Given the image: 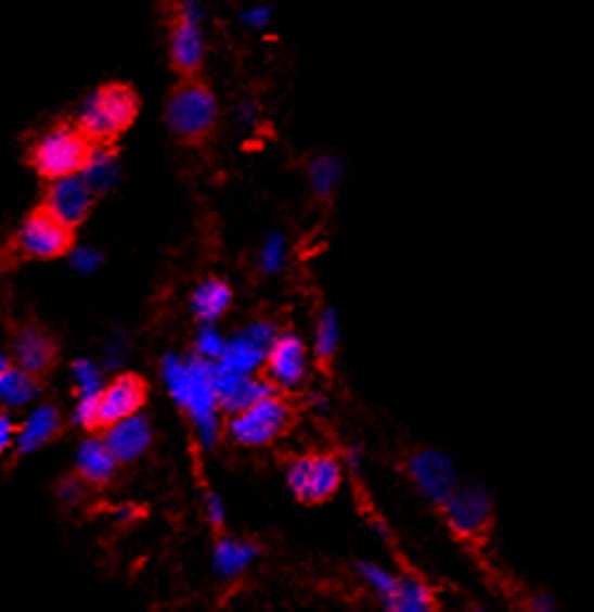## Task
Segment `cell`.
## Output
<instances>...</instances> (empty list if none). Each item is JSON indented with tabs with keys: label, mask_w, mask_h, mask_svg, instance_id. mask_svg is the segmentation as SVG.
I'll return each mask as SVG.
<instances>
[{
	"label": "cell",
	"mask_w": 594,
	"mask_h": 612,
	"mask_svg": "<svg viewBox=\"0 0 594 612\" xmlns=\"http://www.w3.org/2000/svg\"><path fill=\"white\" fill-rule=\"evenodd\" d=\"M80 176H83L93 193H103L114 187L118 179V156L114 153V149L93 146L91 158H88V164Z\"/></svg>",
	"instance_id": "cell-26"
},
{
	"label": "cell",
	"mask_w": 594,
	"mask_h": 612,
	"mask_svg": "<svg viewBox=\"0 0 594 612\" xmlns=\"http://www.w3.org/2000/svg\"><path fill=\"white\" fill-rule=\"evenodd\" d=\"M532 612H555V602H552L547 595H537L532 602Z\"/></svg>",
	"instance_id": "cell-38"
},
{
	"label": "cell",
	"mask_w": 594,
	"mask_h": 612,
	"mask_svg": "<svg viewBox=\"0 0 594 612\" xmlns=\"http://www.w3.org/2000/svg\"><path fill=\"white\" fill-rule=\"evenodd\" d=\"M116 457L111 455V449L103 437H88L78 445L76 452V472L86 485H106L114 480L116 474Z\"/></svg>",
	"instance_id": "cell-19"
},
{
	"label": "cell",
	"mask_w": 594,
	"mask_h": 612,
	"mask_svg": "<svg viewBox=\"0 0 594 612\" xmlns=\"http://www.w3.org/2000/svg\"><path fill=\"white\" fill-rule=\"evenodd\" d=\"M286 259H288V241L284 233L279 231L267 233L259 248V269L263 273H269V277H274V273L284 271Z\"/></svg>",
	"instance_id": "cell-27"
},
{
	"label": "cell",
	"mask_w": 594,
	"mask_h": 612,
	"mask_svg": "<svg viewBox=\"0 0 594 612\" xmlns=\"http://www.w3.org/2000/svg\"><path fill=\"white\" fill-rule=\"evenodd\" d=\"M70 374H74L76 394L78 399H99L103 392V372L99 365H93L91 359H76L74 367H70Z\"/></svg>",
	"instance_id": "cell-28"
},
{
	"label": "cell",
	"mask_w": 594,
	"mask_h": 612,
	"mask_svg": "<svg viewBox=\"0 0 594 612\" xmlns=\"http://www.w3.org/2000/svg\"><path fill=\"white\" fill-rule=\"evenodd\" d=\"M223 352H227V340H223L219 329H216L214 324H201L196 342H194L196 357L216 365V361H221Z\"/></svg>",
	"instance_id": "cell-30"
},
{
	"label": "cell",
	"mask_w": 594,
	"mask_h": 612,
	"mask_svg": "<svg viewBox=\"0 0 594 612\" xmlns=\"http://www.w3.org/2000/svg\"><path fill=\"white\" fill-rule=\"evenodd\" d=\"M38 394V382L34 374L23 372L18 367H11L0 377V409H15L30 405Z\"/></svg>",
	"instance_id": "cell-25"
},
{
	"label": "cell",
	"mask_w": 594,
	"mask_h": 612,
	"mask_svg": "<svg viewBox=\"0 0 594 612\" xmlns=\"http://www.w3.org/2000/svg\"><path fill=\"white\" fill-rule=\"evenodd\" d=\"M267 380L276 386V390H299L307 382L309 374V349L304 344L301 336L292 332L279 334V340L271 346L267 357Z\"/></svg>",
	"instance_id": "cell-12"
},
{
	"label": "cell",
	"mask_w": 594,
	"mask_h": 612,
	"mask_svg": "<svg viewBox=\"0 0 594 612\" xmlns=\"http://www.w3.org/2000/svg\"><path fill=\"white\" fill-rule=\"evenodd\" d=\"M103 439H106V445L111 449V455L116 457V462L128 464L146 455L151 442H154V430H151V422L146 417L133 415L128 417V420L111 424L106 434H103Z\"/></svg>",
	"instance_id": "cell-16"
},
{
	"label": "cell",
	"mask_w": 594,
	"mask_h": 612,
	"mask_svg": "<svg viewBox=\"0 0 594 612\" xmlns=\"http://www.w3.org/2000/svg\"><path fill=\"white\" fill-rule=\"evenodd\" d=\"M234 294L223 279H204L191 294V311L201 324H216L231 309Z\"/></svg>",
	"instance_id": "cell-21"
},
{
	"label": "cell",
	"mask_w": 594,
	"mask_h": 612,
	"mask_svg": "<svg viewBox=\"0 0 594 612\" xmlns=\"http://www.w3.org/2000/svg\"><path fill=\"white\" fill-rule=\"evenodd\" d=\"M341 344V321L334 306H324L314 327V357L319 365H328Z\"/></svg>",
	"instance_id": "cell-24"
},
{
	"label": "cell",
	"mask_w": 594,
	"mask_h": 612,
	"mask_svg": "<svg viewBox=\"0 0 594 612\" xmlns=\"http://www.w3.org/2000/svg\"><path fill=\"white\" fill-rule=\"evenodd\" d=\"M216 118H219V103L206 84H201L198 78H183L173 88L166 106V120L181 141L198 143L208 139L216 128Z\"/></svg>",
	"instance_id": "cell-4"
},
{
	"label": "cell",
	"mask_w": 594,
	"mask_h": 612,
	"mask_svg": "<svg viewBox=\"0 0 594 612\" xmlns=\"http://www.w3.org/2000/svg\"><path fill=\"white\" fill-rule=\"evenodd\" d=\"M15 248L28 259H59L74 248V229L55 219L46 206H40L21 221Z\"/></svg>",
	"instance_id": "cell-7"
},
{
	"label": "cell",
	"mask_w": 594,
	"mask_h": 612,
	"mask_svg": "<svg viewBox=\"0 0 594 612\" xmlns=\"http://www.w3.org/2000/svg\"><path fill=\"white\" fill-rule=\"evenodd\" d=\"M441 512L456 535L479 537L492 522V493L477 480L462 482Z\"/></svg>",
	"instance_id": "cell-10"
},
{
	"label": "cell",
	"mask_w": 594,
	"mask_h": 612,
	"mask_svg": "<svg viewBox=\"0 0 594 612\" xmlns=\"http://www.w3.org/2000/svg\"><path fill=\"white\" fill-rule=\"evenodd\" d=\"M13 359L28 374H43L55 361V342L38 327H23L13 340Z\"/></svg>",
	"instance_id": "cell-17"
},
{
	"label": "cell",
	"mask_w": 594,
	"mask_h": 612,
	"mask_svg": "<svg viewBox=\"0 0 594 612\" xmlns=\"http://www.w3.org/2000/svg\"><path fill=\"white\" fill-rule=\"evenodd\" d=\"M288 420H292V409L284 399L271 394V397L244 409V412L229 417L227 434L241 447H263L286 430Z\"/></svg>",
	"instance_id": "cell-5"
},
{
	"label": "cell",
	"mask_w": 594,
	"mask_h": 612,
	"mask_svg": "<svg viewBox=\"0 0 594 612\" xmlns=\"http://www.w3.org/2000/svg\"><path fill=\"white\" fill-rule=\"evenodd\" d=\"M344 467L341 459L334 455H309L296 457L286 467V485L292 489L296 499L307 505L324 502L334 497L341 485Z\"/></svg>",
	"instance_id": "cell-6"
},
{
	"label": "cell",
	"mask_w": 594,
	"mask_h": 612,
	"mask_svg": "<svg viewBox=\"0 0 594 612\" xmlns=\"http://www.w3.org/2000/svg\"><path fill=\"white\" fill-rule=\"evenodd\" d=\"M382 602L387 612H431V608H435L429 587L414 577L399 579L397 590Z\"/></svg>",
	"instance_id": "cell-23"
},
{
	"label": "cell",
	"mask_w": 594,
	"mask_h": 612,
	"mask_svg": "<svg viewBox=\"0 0 594 612\" xmlns=\"http://www.w3.org/2000/svg\"><path fill=\"white\" fill-rule=\"evenodd\" d=\"M261 547L251 539L219 537L214 547V570L221 579H236L259 560Z\"/></svg>",
	"instance_id": "cell-20"
},
{
	"label": "cell",
	"mask_w": 594,
	"mask_h": 612,
	"mask_svg": "<svg viewBox=\"0 0 594 612\" xmlns=\"http://www.w3.org/2000/svg\"><path fill=\"white\" fill-rule=\"evenodd\" d=\"M462 612H487L485 608H479V605H472V608H467V610H462Z\"/></svg>",
	"instance_id": "cell-40"
},
{
	"label": "cell",
	"mask_w": 594,
	"mask_h": 612,
	"mask_svg": "<svg viewBox=\"0 0 594 612\" xmlns=\"http://www.w3.org/2000/svg\"><path fill=\"white\" fill-rule=\"evenodd\" d=\"M68 256H70V267H74L78 273H93L103 264L101 252L93 246H76L70 248Z\"/></svg>",
	"instance_id": "cell-31"
},
{
	"label": "cell",
	"mask_w": 594,
	"mask_h": 612,
	"mask_svg": "<svg viewBox=\"0 0 594 612\" xmlns=\"http://www.w3.org/2000/svg\"><path fill=\"white\" fill-rule=\"evenodd\" d=\"M357 573L382 600H387L399 587V577L395 573H389V570H384L382 565H376V562H359Z\"/></svg>",
	"instance_id": "cell-29"
},
{
	"label": "cell",
	"mask_w": 594,
	"mask_h": 612,
	"mask_svg": "<svg viewBox=\"0 0 594 612\" xmlns=\"http://www.w3.org/2000/svg\"><path fill=\"white\" fill-rule=\"evenodd\" d=\"M206 518L214 527H221L223 520H227V507H223V499L216 493L206 495Z\"/></svg>",
	"instance_id": "cell-36"
},
{
	"label": "cell",
	"mask_w": 594,
	"mask_h": 612,
	"mask_svg": "<svg viewBox=\"0 0 594 612\" xmlns=\"http://www.w3.org/2000/svg\"><path fill=\"white\" fill-rule=\"evenodd\" d=\"M146 382L135 374H118L103 386L99 397V426L108 430L111 424L139 415L146 405Z\"/></svg>",
	"instance_id": "cell-14"
},
{
	"label": "cell",
	"mask_w": 594,
	"mask_h": 612,
	"mask_svg": "<svg viewBox=\"0 0 594 612\" xmlns=\"http://www.w3.org/2000/svg\"><path fill=\"white\" fill-rule=\"evenodd\" d=\"M238 116H241V120H244V124H254L256 116H259V109H256L251 101H241Z\"/></svg>",
	"instance_id": "cell-37"
},
{
	"label": "cell",
	"mask_w": 594,
	"mask_h": 612,
	"mask_svg": "<svg viewBox=\"0 0 594 612\" xmlns=\"http://www.w3.org/2000/svg\"><path fill=\"white\" fill-rule=\"evenodd\" d=\"M241 21H244L246 28L263 30L271 23V8L269 5H251L248 11L241 13Z\"/></svg>",
	"instance_id": "cell-34"
},
{
	"label": "cell",
	"mask_w": 594,
	"mask_h": 612,
	"mask_svg": "<svg viewBox=\"0 0 594 612\" xmlns=\"http://www.w3.org/2000/svg\"><path fill=\"white\" fill-rule=\"evenodd\" d=\"M8 369H11V359H8L5 352H0V377H3Z\"/></svg>",
	"instance_id": "cell-39"
},
{
	"label": "cell",
	"mask_w": 594,
	"mask_h": 612,
	"mask_svg": "<svg viewBox=\"0 0 594 612\" xmlns=\"http://www.w3.org/2000/svg\"><path fill=\"white\" fill-rule=\"evenodd\" d=\"M95 143L78 126H55L30 149V164L48 181L83 174Z\"/></svg>",
	"instance_id": "cell-3"
},
{
	"label": "cell",
	"mask_w": 594,
	"mask_h": 612,
	"mask_svg": "<svg viewBox=\"0 0 594 612\" xmlns=\"http://www.w3.org/2000/svg\"><path fill=\"white\" fill-rule=\"evenodd\" d=\"M344 176H347V164L336 153H321V156L311 158L307 168L309 187L317 199H332L336 189L341 187Z\"/></svg>",
	"instance_id": "cell-22"
},
{
	"label": "cell",
	"mask_w": 594,
	"mask_h": 612,
	"mask_svg": "<svg viewBox=\"0 0 594 612\" xmlns=\"http://www.w3.org/2000/svg\"><path fill=\"white\" fill-rule=\"evenodd\" d=\"M95 193L88 187L83 176H68V179H59L51 183V189L46 193V208L55 219H61L66 227H78L86 219L88 212L93 206Z\"/></svg>",
	"instance_id": "cell-15"
},
{
	"label": "cell",
	"mask_w": 594,
	"mask_h": 612,
	"mask_svg": "<svg viewBox=\"0 0 594 612\" xmlns=\"http://www.w3.org/2000/svg\"><path fill=\"white\" fill-rule=\"evenodd\" d=\"M86 482L80 480V477H68V480H63L61 482V487H59V499L63 505H78L80 499L86 497Z\"/></svg>",
	"instance_id": "cell-33"
},
{
	"label": "cell",
	"mask_w": 594,
	"mask_h": 612,
	"mask_svg": "<svg viewBox=\"0 0 594 612\" xmlns=\"http://www.w3.org/2000/svg\"><path fill=\"white\" fill-rule=\"evenodd\" d=\"M279 334L281 332L276 324H271L267 319H256L227 340V352L216 365L234 369L238 374H256L267 365V357Z\"/></svg>",
	"instance_id": "cell-8"
},
{
	"label": "cell",
	"mask_w": 594,
	"mask_h": 612,
	"mask_svg": "<svg viewBox=\"0 0 594 612\" xmlns=\"http://www.w3.org/2000/svg\"><path fill=\"white\" fill-rule=\"evenodd\" d=\"M74 422L83 430H99V399H78Z\"/></svg>",
	"instance_id": "cell-32"
},
{
	"label": "cell",
	"mask_w": 594,
	"mask_h": 612,
	"mask_svg": "<svg viewBox=\"0 0 594 612\" xmlns=\"http://www.w3.org/2000/svg\"><path fill=\"white\" fill-rule=\"evenodd\" d=\"M139 116V95L124 84H108L95 88L80 103L76 126L95 146H108L124 136Z\"/></svg>",
	"instance_id": "cell-2"
},
{
	"label": "cell",
	"mask_w": 594,
	"mask_h": 612,
	"mask_svg": "<svg viewBox=\"0 0 594 612\" xmlns=\"http://www.w3.org/2000/svg\"><path fill=\"white\" fill-rule=\"evenodd\" d=\"M160 377H164L171 399L189 415L198 445L204 449L216 447L221 437V407L219 397H216L211 361H204L196 354H191V357L166 354L160 361Z\"/></svg>",
	"instance_id": "cell-1"
},
{
	"label": "cell",
	"mask_w": 594,
	"mask_h": 612,
	"mask_svg": "<svg viewBox=\"0 0 594 612\" xmlns=\"http://www.w3.org/2000/svg\"><path fill=\"white\" fill-rule=\"evenodd\" d=\"M204 13H176L171 36H168V53H171L173 68L183 78H194L196 71L204 63L206 43H204Z\"/></svg>",
	"instance_id": "cell-13"
},
{
	"label": "cell",
	"mask_w": 594,
	"mask_h": 612,
	"mask_svg": "<svg viewBox=\"0 0 594 612\" xmlns=\"http://www.w3.org/2000/svg\"><path fill=\"white\" fill-rule=\"evenodd\" d=\"M15 437H18V426H15L13 417L5 409H0V457L15 447Z\"/></svg>",
	"instance_id": "cell-35"
},
{
	"label": "cell",
	"mask_w": 594,
	"mask_h": 612,
	"mask_svg": "<svg viewBox=\"0 0 594 612\" xmlns=\"http://www.w3.org/2000/svg\"><path fill=\"white\" fill-rule=\"evenodd\" d=\"M409 474H412L416 489L439 510H444L449 497L462 485L454 462L439 449H416L409 457Z\"/></svg>",
	"instance_id": "cell-9"
},
{
	"label": "cell",
	"mask_w": 594,
	"mask_h": 612,
	"mask_svg": "<svg viewBox=\"0 0 594 612\" xmlns=\"http://www.w3.org/2000/svg\"><path fill=\"white\" fill-rule=\"evenodd\" d=\"M61 430V412L53 405H38L30 409L26 422L18 426V437H15V455L26 457L34 455L36 449L48 445Z\"/></svg>",
	"instance_id": "cell-18"
},
{
	"label": "cell",
	"mask_w": 594,
	"mask_h": 612,
	"mask_svg": "<svg viewBox=\"0 0 594 612\" xmlns=\"http://www.w3.org/2000/svg\"><path fill=\"white\" fill-rule=\"evenodd\" d=\"M214 386L221 412H227L229 417L276 394V386L269 380H261L256 374H238L223 365H214Z\"/></svg>",
	"instance_id": "cell-11"
}]
</instances>
